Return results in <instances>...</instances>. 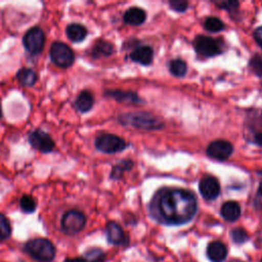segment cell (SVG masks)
Returning <instances> with one entry per match:
<instances>
[{
  "label": "cell",
  "mask_w": 262,
  "mask_h": 262,
  "mask_svg": "<svg viewBox=\"0 0 262 262\" xmlns=\"http://www.w3.org/2000/svg\"><path fill=\"white\" fill-rule=\"evenodd\" d=\"M157 218L166 224L181 225L189 222L196 212V200L192 192L181 188L164 189L154 200Z\"/></svg>",
  "instance_id": "cell-1"
},
{
  "label": "cell",
  "mask_w": 262,
  "mask_h": 262,
  "mask_svg": "<svg viewBox=\"0 0 262 262\" xmlns=\"http://www.w3.org/2000/svg\"><path fill=\"white\" fill-rule=\"evenodd\" d=\"M24 251L38 262H51L56 254L52 242L44 237H36L28 241L24 246Z\"/></svg>",
  "instance_id": "cell-2"
},
{
  "label": "cell",
  "mask_w": 262,
  "mask_h": 262,
  "mask_svg": "<svg viewBox=\"0 0 262 262\" xmlns=\"http://www.w3.org/2000/svg\"><path fill=\"white\" fill-rule=\"evenodd\" d=\"M119 121L123 125H129L142 130H158L164 127L157 117L147 113H131L119 117Z\"/></svg>",
  "instance_id": "cell-3"
},
{
  "label": "cell",
  "mask_w": 262,
  "mask_h": 262,
  "mask_svg": "<svg viewBox=\"0 0 262 262\" xmlns=\"http://www.w3.org/2000/svg\"><path fill=\"white\" fill-rule=\"evenodd\" d=\"M49 57L51 61L62 69L70 68L75 60V54L71 47L62 42H53L50 46Z\"/></svg>",
  "instance_id": "cell-4"
},
{
  "label": "cell",
  "mask_w": 262,
  "mask_h": 262,
  "mask_svg": "<svg viewBox=\"0 0 262 262\" xmlns=\"http://www.w3.org/2000/svg\"><path fill=\"white\" fill-rule=\"evenodd\" d=\"M86 224L85 215L79 210H69L61 218V229L69 235H74L80 232Z\"/></svg>",
  "instance_id": "cell-5"
},
{
  "label": "cell",
  "mask_w": 262,
  "mask_h": 262,
  "mask_svg": "<svg viewBox=\"0 0 262 262\" xmlns=\"http://www.w3.org/2000/svg\"><path fill=\"white\" fill-rule=\"evenodd\" d=\"M126 141L111 133H104L99 135L95 139V147L104 154H115L122 151L126 148Z\"/></svg>",
  "instance_id": "cell-6"
},
{
  "label": "cell",
  "mask_w": 262,
  "mask_h": 262,
  "mask_svg": "<svg viewBox=\"0 0 262 262\" xmlns=\"http://www.w3.org/2000/svg\"><path fill=\"white\" fill-rule=\"evenodd\" d=\"M23 45L25 49L31 54L41 53L45 45L44 32L38 27L30 29L23 38Z\"/></svg>",
  "instance_id": "cell-7"
},
{
  "label": "cell",
  "mask_w": 262,
  "mask_h": 262,
  "mask_svg": "<svg viewBox=\"0 0 262 262\" xmlns=\"http://www.w3.org/2000/svg\"><path fill=\"white\" fill-rule=\"evenodd\" d=\"M31 146L43 154L51 152L54 148V141L51 136L41 129H37L29 134L28 137Z\"/></svg>",
  "instance_id": "cell-8"
},
{
  "label": "cell",
  "mask_w": 262,
  "mask_h": 262,
  "mask_svg": "<svg viewBox=\"0 0 262 262\" xmlns=\"http://www.w3.org/2000/svg\"><path fill=\"white\" fill-rule=\"evenodd\" d=\"M193 45L196 52L205 57H212L222 52L218 41L208 36H198L194 39Z\"/></svg>",
  "instance_id": "cell-9"
},
{
  "label": "cell",
  "mask_w": 262,
  "mask_h": 262,
  "mask_svg": "<svg viewBox=\"0 0 262 262\" xmlns=\"http://www.w3.org/2000/svg\"><path fill=\"white\" fill-rule=\"evenodd\" d=\"M233 146L229 141L218 139L212 141L208 147H207V155L218 161H224L229 158V156L232 154Z\"/></svg>",
  "instance_id": "cell-10"
},
{
  "label": "cell",
  "mask_w": 262,
  "mask_h": 262,
  "mask_svg": "<svg viewBox=\"0 0 262 262\" xmlns=\"http://www.w3.org/2000/svg\"><path fill=\"white\" fill-rule=\"evenodd\" d=\"M199 189L206 200H214L220 193V184L215 177L207 176L201 180Z\"/></svg>",
  "instance_id": "cell-11"
},
{
  "label": "cell",
  "mask_w": 262,
  "mask_h": 262,
  "mask_svg": "<svg viewBox=\"0 0 262 262\" xmlns=\"http://www.w3.org/2000/svg\"><path fill=\"white\" fill-rule=\"evenodd\" d=\"M105 232H106L107 242L112 245L122 246V245H126L128 243L124 230L118 223H116L114 221H110L106 224Z\"/></svg>",
  "instance_id": "cell-12"
},
{
  "label": "cell",
  "mask_w": 262,
  "mask_h": 262,
  "mask_svg": "<svg viewBox=\"0 0 262 262\" xmlns=\"http://www.w3.org/2000/svg\"><path fill=\"white\" fill-rule=\"evenodd\" d=\"M207 256L212 262H223L227 256L226 246L218 241L211 242L207 247Z\"/></svg>",
  "instance_id": "cell-13"
},
{
  "label": "cell",
  "mask_w": 262,
  "mask_h": 262,
  "mask_svg": "<svg viewBox=\"0 0 262 262\" xmlns=\"http://www.w3.org/2000/svg\"><path fill=\"white\" fill-rule=\"evenodd\" d=\"M130 58L133 61L138 62L142 66H148L152 62L154 51L149 46H141V47L135 48L130 53Z\"/></svg>",
  "instance_id": "cell-14"
},
{
  "label": "cell",
  "mask_w": 262,
  "mask_h": 262,
  "mask_svg": "<svg viewBox=\"0 0 262 262\" xmlns=\"http://www.w3.org/2000/svg\"><path fill=\"white\" fill-rule=\"evenodd\" d=\"M87 29L79 24V23H72L70 25H68V27L66 28V34L67 37L72 41V42H82L86 36H87Z\"/></svg>",
  "instance_id": "cell-15"
},
{
  "label": "cell",
  "mask_w": 262,
  "mask_h": 262,
  "mask_svg": "<svg viewBox=\"0 0 262 262\" xmlns=\"http://www.w3.org/2000/svg\"><path fill=\"white\" fill-rule=\"evenodd\" d=\"M220 212H221L222 217L225 220L229 221V222L237 220L241 216V213H242L239 205L236 202H233V201L225 202L222 205Z\"/></svg>",
  "instance_id": "cell-16"
},
{
  "label": "cell",
  "mask_w": 262,
  "mask_h": 262,
  "mask_svg": "<svg viewBox=\"0 0 262 262\" xmlns=\"http://www.w3.org/2000/svg\"><path fill=\"white\" fill-rule=\"evenodd\" d=\"M145 18V11L138 7H131L124 14V21L131 26H139L144 23Z\"/></svg>",
  "instance_id": "cell-17"
},
{
  "label": "cell",
  "mask_w": 262,
  "mask_h": 262,
  "mask_svg": "<svg viewBox=\"0 0 262 262\" xmlns=\"http://www.w3.org/2000/svg\"><path fill=\"white\" fill-rule=\"evenodd\" d=\"M93 103H94V98L92 93L87 90H83L77 96L75 101V106L79 112L87 113L92 108Z\"/></svg>",
  "instance_id": "cell-18"
},
{
  "label": "cell",
  "mask_w": 262,
  "mask_h": 262,
  "mask_svg": "<svg viewBox=\"0 0 262 262\" xmlns=\"http://www.w3.org/2000/svg\"><path fill=\"white\" fill-rule=\"evenodd\" d=\"M16 79L20 85L25 87H31L37 82V74L35 71L29 68H21L16 73Z\"/></svg>",
  "instance_id": "cell-19"
},
{
  "label": "cell",
  "mask_w": 262,
  "mask_h": 262,
  "mask_svg": "<svg viewBox=\"0 0 262 262\" xmlns=\"http://www.w3.org/2000/svg\"><path fill=\"white\" fill-rule=\"evenodd\" d=\"M106 95L123 102H138L140 101L136 93L131 91H121V90H114V91H107L105 93Z\"/></svg>",
  "instance_id": "cell-20"
},
{
  "label": "cell",
  "mask_w": 262,
  "mask_h": 262,
  "mask_svg": "<svg viewBox=\"0 0 262 262\" xmlns=\"http://www.w3.org/2000/svg\"><path fill=\"white\" fill-rule=\"evenodd\" d=\"M114 52V45L107 41L99 40L92 49V55L94 57L99 56H110Z\"/></svg>",
  "instance_id": "cell-21"
},
{
  "label": "cell",
  "mask_w": 262,
  "mask_h": 262,
  "mask_svg": "<svg viewBox=\"0 0 262 262\" xmlns=\"http://www.w3.org/2000/svg\"><path fill=\"white\" fill-rule=\"evenodd\" d=\"M133 167V162L131 160H123L120 163H118L116 166H114L112 173H111V178L113 179H119L122 177L123 173L126 170H130Z\"/></svg>",
  "instance_id": "cell-22"
},
{
  "label": "cell",
  "mask_w": 262,
  "mask_h": 262,
  "mask_svg": "<svg viewBox=\"0 0 262 262\" xmlns=\"http://www.w3.org/2000/svg\"><path fill=\"white\" fill-rule=\"evenodd\" d=\"M170 72L176 77H183L186 74L187 66L182 59H173L169 63Z\"/></svg>",
  "instance_id": "cell-23"
},
{
  "label": "cell",
  "mask_w": 262,
  "mask_h": 262,
  "mask_svg": "<svg viewBox=\"0 0 262 262\" xmlns=\"http://www.w3.org/2000/svg\"><path fill=\"white\" fill-rule=\"evenodd\" d=\"M19 206H20V209L23 212L33 213V212H35V210L37 208V203H36V200L32 195L24 194L20 198Z\"/></svg>",
  "instance_id": "cell-24"
},
{
  "label": "cell",
  "mask_w": 262,
  "mask_h": 262,
  "mask_svg": "<svg viewBox=\"0 0 262 262\" xmlns=\"http://www.w3.org/2000/svg\"><path fill=\"white\" fill-rule=\"evenodd\" d=\"M85 262H104L105 255L100 249H90L84 255Z\"/></svg>",
  "instance_id": "cell-25"
},
{
  "label": "cell",
  "mask_w": 262,
  "mask_h": 262,
  "mask_svg": "<svg viewBox=\"0 0 262 262\" xmlns=\"http://www.w3.org/2000/svg\"><path fill=\"white\" fill-rule=\"evenodd\" d=\"M11 235V225L8 219L0 213V241H5Z\"/></svg>",
  "instance_id": "cell-26"
},
{
  "label": "cell",
  "mask_w": 262,
  "mask_h": 262,
  "mask_svg": "<svg viewBox=\"0 0 262 262\" xmlns=\"http://www.w3.org/2000/svg\"><path fill=\"white\" fill-rule=\"evenodd\" d=\"M204 27L209 32H219L224 29V24L218 17L210 16L205 20Z\"/></svg>",
  "instance_id": "cell-27"
},
{
  "label": "cell",
  "mask_w": 262,
  "mask_h": 262,
  "mask_svg": "<svg viewBox=\"0 0 262 262\" xmlns=\"http://www.w3.org/2000/svg\"><path fill=\"white\" fill-rule=\"evenodd\" d=\"M230 237L235 244H244L248 239V234L243 228H234L230 231Z\"/></svg>",
  "instance_id": "cell-28"
},
{
  "label": "cell",
  "mask_w": 262,
  "mask_h": 262,
  "mask_svg": "<svg viewBox=\"0 0 262 262\" xmlns=\"http://www.w3.org/2000/svg\"><path fill=\"white\" fill-rule=\"evenodd\" d=\"M250 68L259 77H262V56L256 55L250 60Z\"/></svg>",
  "instance_id": "cell-29"
},
{
  "label": "cell",
  "mask_w": 262,
  "mask_h": 262,
  "mask_svg": "<svg viewBox=\"0 0 262 262\" xmlns=\"http://www.w3.org/2000/svg\"><path fill=\"white\" fill-rule=\"evenodd\" d=\"M215 4L219 6L222 9H226L228 11H233L238 7L237 1H231V0H223V1H216Z\"/></svg>",
  "instance_id": "cell-30"
},
{
  "label": "cell",
  "mask_w": 262,
  "mask_h": 262,
  "mask_svg": "<svg viewBox=\"0 0 262 262\" xmlns=\"http://www.w3.org/2000/svg\"><path fill=\"white\" fill-rule=\"evenodd\" d=\"M172 9H174L177 12H183L187 9L188 2L184 0H172L169 2Z\"/></svg>",
  "instance_id": "cell-31"
},
{
  "label": "cell",
  "mask_w": 262,
  "mask_h": 262,
  "mask_svg": "<svg viewBox=\"0 0 262 262\" xmlns=\"http://www.w3.org/2000/svg\"><path fill=\"white\" fill-rule=\"evenodd\" d=\"M254 38L256 42L262 47V27H259L254 32Z\"/></svg>",
  "instance_id": "cell-32"
},
{
  "label": "cell",
  "mask_w": 262,
  "mask_h": 262,
  "mask_svg": "<svg viewBox=\"0 0 262 262\" xmlns=\"http://www.w3.org/2000/svg\"><path fill=\"white\" fill-rule=\"evenodd\" d=\"M63 262H85L83 257H76V258H67Z\"/></svg>",
  "instance_id": "cell-33"
},
{
  "label": "cell",
  "mask_w": 262,
  "mask_h": 262,
  "mask_svg": "<svg viewBox=\"0 0 262 262\" xmlns=\"http://www.w3.org/2000/svg\"><path fill=\"white\" fill-rule=\"evenodd\" d=\"M254 139H255V142H256L257 144H259V145L262 146V132L257 133V134L255 135Z\"/></svg>",
  "instance_id": "cell-34"
},
{
  "label": "cell",
  "mask_w": 262,
  "mask_h": 262,
  "mask_svg": "<svg viewBox=\"0 0 262 262\" xmlns=\"http://www.w3.org/2000/svg\"><path fill=\"white\" fill-rule=\"evenodd\" d=\"M259 192L262 194V181H261L260 184H259Z\"/></svg>",
  "instance_id": "cell-35"
},
{
  "label": "cell",
  "mask_w": 262,
  "mask_h": 262,
  "mask_svg": "<svg viewBox=\"0 0 262 262\" xmlns=\"http://www.w3.org/2000/svg\"><path fill=\"white\" fill-rule=\"evenodd\" d=\"M2 117V108H1V104H0V118Z\"/></svg>",
  "instance_id": "cell-36"
},
{
  "label": "cell",
  "mask_w": 262,
  "mask_h": 262,
  "mask_svg": "<svg viewBox=\"0 0 262 262\" xmlns=\"http://www.w3.org/2000/svg\"><path fill=\"white\" fill-rule=\"evenodd\" d=\"M261 262H262V259H261Z\"/></svg>",
  "instance_id": "cell-37"
}]
</instances>
